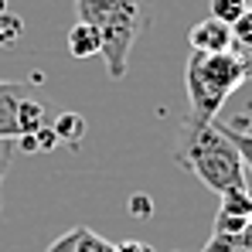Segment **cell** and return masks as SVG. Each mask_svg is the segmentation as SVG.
Segmentation results:
<instances>
[{
    "label": "cell",
    "mask_w": 252,
    "mask_h": 252,
    "mask_svg": "<svg viewBox=\"0 0 252 252\" xmlns=\"http://www.w3.org/2000/svg\"><path fill=\"white\" fill-rule=\"evenodd\" d=\"M14 147H17L21 154H38V140H34V133H17Z\"/></svg>",
    "instance_id": "cell-20"
},
{
    "label": "cell",
    "mask_w": 252,
    "mask_h": 252,
    "mask_svg": "<svg viewBox=\"0 0 252 252\" xmlns=\"http://www.w3.org/2000/svg\"><path fill=\"white\" fill-rule=\"evenodd\" d=\"M147 252H154V249H147Z\"/></svg>",
    "instance_id": "cell-26"
},
{
    "label": "cell",
    "mask_w": 252,
    "mask_h": 252,
    "mask_svg": "<svg viewBox=\"0 0 252 252\" xmlns=\"http://www.w3.org/2000/svg\"><path fill=\"white\" fill-rule=\"evenodd\" d=\"M147 249H150V246L133 242V239H129V242H120V246H113V252H147Z\"/></svg>",
    "instance_id": "cell-21"
},
{
    "label": "cell",
    "mask_w": 252,
    "mask_h": 252,
    "mask_svg": "<svg viewBox=\"0 0 252 252\" xmlns=\"http://www.w3.org/2000/svg\"><path fill=\"white\" fill-rule=\"evenodd\" d=\"M14 160V140H0V211H3V181Z\"/></svg>",
    "instance_id": "cell-17"
},
{
    "label": "cell",
    "mask_w": 252,
    "mask_h": 252,
    "mask_svg": "<svg viewBox=\"0 0 252 252\" xmlns=\"http://www.w3.org/2000/svg\"><path fill=\"white\" fill-rule=\"evenodd\" d=\"M7 85H10V82H3V79H0V92H3V89H7Z\"/></svg>",
    "instance_id": "cell-22"
},
{
    "label": "cell",
    "mask_w": 252,
    "mask_h": 252,
    "mask_svg": "<svg viewBox=\"0 0 252 252\" xmlns=\"http://www.w3.org/2000/svg\"><path fill=\"white\" fill-rule=\"evenodd\" d=\"M249 10V0H211V17L221 21V24H235L242 14Z\"/></svg>",
    "instance_id": "cell-11"
},
{
    "label": "cell",
    "mask_w": 252,
    "mask_h": 252,
    "mask_svg": "<svg viewBox=\"0 0 252 252\" xmlns=\"http://www.w3.org/2000/svg\"><path fill=\"white\" fill-rule=\"evenodd\" d=\"M0 10H7V0H0Z\"/></svg>",
    "instance_id": "cell-23"
},
{
    "label": "cell",
    "mask_w": 252,
    "mask_h": 252,
    "mask_svg": "<svg viewBox=\"0 0 252 252\" xmlns=\"http://www.w3.org/2000/svg\"><path fill=\"white\" fill-rule=\"evenodd\" d=\"M174 160L184 170H191L215 194L246 188V164H242L235 143L218 129V123H191V120H184L181 129H177Z\"/></svg>",
    "instance_id": "cell-1"
},
{
    "label": "cell",
    "mask_w": 252,
    "mask_h": 252,
    "mask_svg": "<svg viewBox=\"0 0 252 252\" xmlns=\"http://www.w3.org/2000/svg\"><path fill=\"white\" fill-rule=\"evenodd\" d=\"M249 225V218H239V215H215V228L211 232H221V235H235V232H242Z\"/></svg>",
    "instance_id": "cell-15"
},
{
    "label": "cell",
    "mask_w": 252,
    "mask_h": 252,
    "mask_svg": "<svg viewBox=\"0 0 252 252\" xmlns=\"http://www.w3.org/2000/svg\"><path fill=\"white\" fill-rule=\"evenodd\" d=\"M24 38V17L10 14V10H0V48H10Z\"/></svg>",
    "instance_id": "cell-13"
},
{
    "label": "cell",
    "mask_w": 252,
    "mask_h": 252,
    "mask_svg": "<svg viewBox=\"0 0 252 252\" xmlns=\"http://www.w3.org/2000/svg\"><path fill=\"white\" fill-rule=\"evenodd\" d=\"M51 129H55V136H58V147L79 150L85 133H89V123H85V116H79V113H55Z\"/></svg>",
    "instance_id": "cell-6"
},
{
    "label": "cell",
    "mask_w": 252,
    "mask_h": 252,
    "mask_svg": "<svg viewBox=\"0 0 252 252\" xmlns=\"http://www.w3.org/2000/svg\"><path fill=\"white\" fill-rule=\"evenodd\" d=\"M188 44H191V51L218 55V51H232V48H235V38H232V28H228V24H221V21L208 17V21H201V24L191 28Z\"/></svg>",
    "instance_id": "cell-4"
},
{
    "label": "cell",
    "mask_w": 252,
    "mask_h": 252,
    "mask_svg": "<svg viewBox=\"0 0 252 252\" xmlns=\"http://www.w3.org/2000/svg\"><path fill=\"white\" fill-rule=\"evenodd\" d=\"M215 123H218V120H215ZM218 129L235 143V150H239L242 164L252 170V133H246V129H239V126H232V123H218Z\"/></svg>",
    "instance_id": "cell-12"
},
{
    "label": "cell",
    "mask_w": 252,
    "mask_h": 252,
    "mask_svg": "<svg viewBox=\"0 0 252 252\" xmlns=\"http://www.w3.org/2000/svg\"><path fill=\"white\" fill-rule=\"evenodd\" d=\"M34 140H38V154H51V150L58 147V136H55L51 126H41V129L34 133Z\"/></svg>",
    "instance_id": "cell-19"
},
{
    "label": "cell",
    "mask_w": 252,
    "mask_h": 252,
    "mask_svg": "<svg viewBox=\"0 0 252 252\" xmlns=\"http://www.w3.org/2000/svg\"><path fill=\"white\" fill-rule=\"evenodd\" d=\"M252 75V58L232 51H191L188 65H184V85H188V102L191 113L184 120L191 123H215L218 109L225 106V99Z\"/></svg>",
    "instance_id": "cell-3"
},
{
    "label": "cell",
    "mask_w": 252,
    "mask_h": 252,
    "mask_svg": "<svg viewBox=\"0 0 252 252\" xmlns=\"http://www.w3.org/2000/svg\"><path fill=\"white\" fill-rule=\"evenodd\" d=\"M249 10H252V0H249Z\"/></svg>",
    "instance_id": "cell-25"
},
{
    "label": "cell",
    "mask_w": 252,
    "mask_h": 252,
    "mask_svg": "<svg viewBox=\"0 0 252 252\" xmlns=\"http://www.w3.org/2000/svg\"><path fill=\"white\" fill-rule=\"evenodd\" d=\"M201 252H252V225H246V228L235 232V235L211 232V239L205 242Z\"/></svg>",
    "instance_id": "cell-9"
},
{
    "label": "cell",
    "mask_w": 252,
    "mask_h": 252,
    "mask_svg": "<svg viewBox=\"0 0 252 252\" xmlns=\"http://www.w3.org/2000/svg\"><path fill=\"white\" fill-rule=\"evenodd\" d=\"M126 208H129L133 218H140V221H143V218H154V198L143 194V191H136V194L126 201Z\"/></svg>",
    "instance_id": "cell-16"
},
{
    "label": "cell",
    "mask_w": 252,
    "mask_h": 252,
    "mask_svg": "<svg viewBox=\"0 0 252 252\" xmlns=\"http://www.w3.org/2000/svg\"><path fill=\"white\" fill-rule=\"evenodd\" d=\"M51 120H55V109L48 102L31 99V95L17 99V129L21 133H38L41 126H51Z\"/></svg>",
    "instance_id": "cell-5"
},
{
    "label": "cell",
    "mask_w": 252,
    "mask_h": 252,
    "mask_svg": "<svg viewBox=\"0 0 252 252\" xmlns=\"http://www.w3.org/2000/svg\"><path fill=\"white\" fill-rule=\"evenodd\" d=\"M221 215H239V218H249L252 211V194L249 188H235V191H225L221 194Z\"/></svg>",
    "instance_id": "cell-10"
},
{
    "label": "cell",
    "mask_w": 252,
    "mask_h": 252,
    "mask_svg": "<svg viewBox=\"0 0 252 252\" xmlns=\"http://www.w3.org/2000/svg\"><path fill=\"white\" fill-rule=\"evenodd\" d=\"M75 14L99 31L109 79H123L136 38L154 24V0H75Z\"/></svg>",
    "instance_id": "cell-2"
},
{
    "label": "cell",
    "mask_w": 252,
    "mask_h": 252,
    "mask_svg": "<svg viewBox=\"0 0 252 252\" xmlns=\"http://www.w3.org/2000/svg\"><path fill=\"white\" fill-rule=\"evenodd\" d=\"M17 99H21V85L10 82L0 92V140H17Z\"/></svg>",
    "instance_id": "cell-8"
},
{
    "label": "cell",
    "mask_w": 252,
    "mask_h": 252,
    "mask_svg": "<svg viewBox=\"0 0 252 252\" xmlns=\"http://www.w3.org/2000/svg\"><path fill=\"white\" fill-rule=\"evenodd\" d=\"M68 51H72V58H95L102 51L99 31L92 24H85V21H75L68 28Z\"/></svg>",
    "instance_id": "cell-7"
},
{
    "label": "cell",
    "mask_w": 252,
    "mask_h": 252,
    "mask_svg": "<svg viewBox=\"0 0 252 252\" xmlns=\"http://www.w3.org/2000/svg\"><path fill=\"white\" fill-rule=\"evenodd\" d=\"M249 225H252V211H249Z\"/></svg>",
    "instance_id": "cell-24"
},
{
    "label": "cell",
    "mask_w": 252,
    "mask_h": 252,
    "mask_svg": "<svg viewBox=\"0 0 252 252\" xmlns=\"http://www.w3.org/2000/svg\"><path fill=\"white\" fill-rule=\"evenodd\" d=\"M232 38H235L239 48H249L252 51V10H246V14L232 24Z\"/></svg>",
    "instance_id": "cell-14"
},
{
    "label": "cell",
    "mask_w": 252,
    "mask_h": 252,
    "mask_svg": "<svg viewBox=\"0 0 252 252\" xmlns=\"http://www.w3.org/2000/svg\"><path fill=\"white\" fill-rule=\"evenodd\" d=\"M79 235H82V225H75L72 232H65V235H62L48 252H79Z\"/></svg>",
    "instance_id": "cell-18"
}]
</instances>
